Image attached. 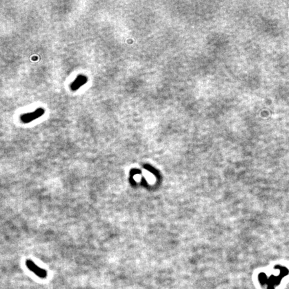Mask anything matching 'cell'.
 <instances>
[{"instance_id":"cell-2","label":"cell","mask_w":289,"mask_h":289,"mask_svg":"<svg viewBox=\"0 0 289 289\" xmlns=\"http://www.w3.org/2000/svg\"><path fill=\"white\" fill-rule=\"evenodd\" d=\"M26 266L30 270L33 272L35 275L41 278V279H46V278L47 277L48 274L46 270H45L44 269L40 268V267L37 266L35 263H34L33 261H32V260H26Z\"/></svg>"},{"instance_id":"cell-1","label":"cell","mask_w":289,"mask_h":289,"mask_svg":"<svg viewBox=\"0 0 289 289\" xmlns=\"http://www.w3.org/2000/svg\"><path fill=\"white\" fill-rule=\"evenodd\" d=\"M44 113L45 110L44 108H38L33 112H30L21 115L20 120L23 123H29L40 118L41 116L44 115Z\"/></svg>"},{"instance_id":"cell-3","label":"cell","mask_w":289,"mask_h":289,"mask_svg":"<svg viewBox=\"0 0 289 289\" xmlns=\"http://www.w3.org/2000/svg\"><path fill=\"white\" fill-rule=\"evenodd\" d=\"M88 77L84 74H79L72 83L70 84V89L72 91H77L81 88L84 84L87 83Z\"/></svg>"}]
</instances>
